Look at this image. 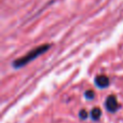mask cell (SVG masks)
Here are the masks:
<instances>
[{"label": "cell", "mask_w": 123, "mask_h": 123, "mask_svg": "<svg viewBox=\"0 0 123 123\" xmlns=\"http://www.w3.org/2000/svg\"><path fill=\"white\" fill-rule=\"evenodd\" d=\"M49 49H50V44L39 45V47H37V48H35V49H32L28 54H26V55L22 56V57L18 58V60L14 61V62L12 63V66H13L14 68H22L23 66L27 65V64L30 63L31 61L36 60L38 56H40L41 54H43L44 52H47Z\"/></svg>", "instance_id": "1"}, {"label": "cell", "mask_w": 123, "mask_h": 123, "mask_svg": "<svg viewBox=\"0 0 123 123\" xmlns=\"http://www.w3.org/2000/svg\"><path fill=\"white\" fill-rule=\"evenodd\" d=\"M105 106H106V109L109 112H116L119 109V104H118L117 97L115 95H109L106 99Z\"/></svg>", "instance_id": "2"}, {"label": "cell", "mask_w": 123, "mask_h": 123, "mask_svg": "<svg viewBox=\"0 0 123 123\" xmlns=\"http://www.w3.org/2000/svg\"><path fill=\"white\" fill-rule=\"evenodd\" d=\"M95 84L97 87L99 89H104V87H107L109 85V79L108 77L104 76V74H99L95 78Z\"/></svg>", "instance_id": "3"}, {"label": "cell", "mask_w": 123, "mask_h": 123, "mask_svg": "<svg viewBox=\"0 0 123 123\" xmlns=\"http://www.w3.org/2000/svg\"><path fill=\"white\" fill-rule=\"evenodd\" d=\"M100 116H102V110H100L98 107H96V108H93L91 111V117L93 120H98L100 118Z\"/></svg>", "instance_id": "4"}, {"label": "cell", "mask_w": 123, "mask_h": 123, "mask_svg": "<svg viewBox=\"0 0 123 123\" xmlns=\"http://www.w3.org/2000/svg\"><path fill=\"white\" fill-rule=\"evenodd\" d=\"M84 95H85V97H86L87 99H93V98L95 97V93H94L92 90H89V91H86Z\"/></svg>", "instance_id": "5"}, {"label": "cell", "mask_w": 123, "mask_h": 123, "mask_svg": "<svg viewBox=\"0 0 123 123\" xmlns=\"http://www.w3.org/2000/svg\"><path fill=\"white\" fill-rule=\"evenodd\" d=\"M87 116H89V113H87V111L85 110V109H81L80 112H79V117H80V119H82V120L86 119Z\"/></svg>", "instance_id": "6"}]
</instances>
